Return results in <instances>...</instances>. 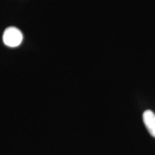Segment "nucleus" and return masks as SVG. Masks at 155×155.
Listing matches in <instances>:
<instances>
[{
    "mask_svg": "<svg viewBox=\"0 0 155 155\" xmlns=\"http://www.w3.org/2000/svg\"><path fill=\"white\" fill-rule=\"evenodd\" d=\"M3 42L9 47H16L22 43V33L18 28L10 27L6 28L2 36Z\"/></svg>",
    "mask_w": 155,
    "mask_h": 155,
    "instance_id": "f257e3e1",
    "label": "nucleus"
},
{
    "mask_svg": "<svg viewBox=\"0 0 155 155\" xmlns=\"http://www.w3.org/2000/svg\"><path fill=\"white\" fill-rule=\"evenodd\" d=\"M143 121L150 134L155 138V114L152 110H145L143 116Z\"/></svg>",
    "mask_w": 155,
    "mask_h": 155,
    "instance_id": "f03ea898",
    "label": "nucleus"
}]
</instances>
